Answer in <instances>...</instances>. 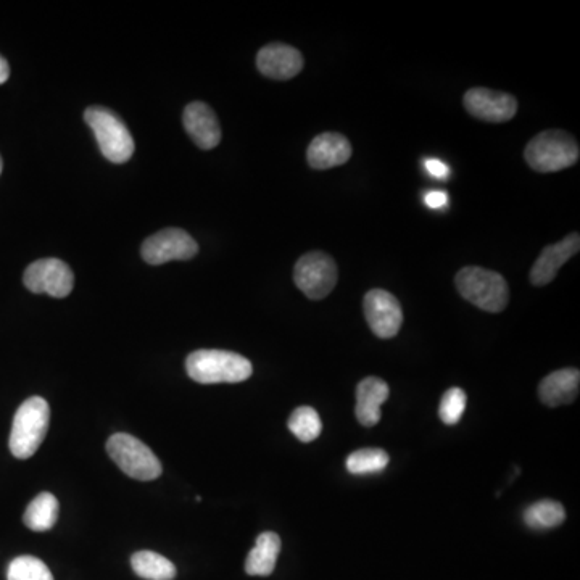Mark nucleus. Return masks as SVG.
<instances>
[{"instance_id": "obj_1", "label": "nucleus", "mask_w": 580, "mask_h": 580, "mask_svg": "<svg viewBox=\"0 0 580 580\" xmlns=\"http://www.w3.org/2000/svg\"><path fill=\"white\" fill-rule=\"evenodd\" d=\"M186 371L199 384H237L252 376L253 366L239 353L197 350L187 357Z\"/></svg>"}, {"instance_id": "obj_2", "label": "nucleus", "mask_w": 580, "mask_h": 580, "mask_svg": "<svg viewBox=\"0 0 580 580\" xmlns=\"http://www.w3.org/2000/svg\"><path fill=\"white\" fill-rule=\"evenodd\" d=\"M579 144L571 134L560 129L543 131L532 137L524 150L527 165L537 173H556L576 165Z\"/></svg>"}, {"instance_id": "obj_3", "label": "nucleus", "mask_w": 580, "mask_h": 580, "mask_svg": "<svg viewBox=\"0 0 580 580\" xmlns=\"http://www.w3.org/2000/svg\"><path fill=\"white\" fill-rule=\"evenodd\" d=\"M455 284L464 300L489 313H500L510 302V287L502 274L481 266H464Z\"/></svg>"}, {"instance_id": "obj_4", "label": "nucleus", "mask_w": 580, "mask_h": 580, "mask_svg": "<svg viewBox=\"0 0 580 580\" xmlns=\"http://www.w3.org/2000/svg\"><path fill=\"white\" fill-rule=\"evenodd\" d=\"M50 406L42 397L21 403L13 418L10 452L18 460H28L38 452L49 431Z\"/></svg>"}, {"instance_id": "obj_5", "label": "nucleus", "mask_w": 580, "mask_h": 580, "mask_svg": "<svg viewBox=\"0 0 580 580\" xmlns=\"http://www.w3.org/2000/svg\"><path fill=\"white\" fill-rule=\"evenodd\" d=\"M92 133L96 136L100 152L108 162L126 163L134 154L133 134L120 116L104 107H89L84 113Z\"/></svg>"}, {"instance_id": "obj_6", "label": "nucleus", "mask_w": 580, "mask_h": 580, "mask_svg": "<svg viewBox=\"0 0 580 580\" xmlns=\"http://www.w3.org/2000/svg\"><path fill=\"white\" fill-rule=\"evenodd\" d=\"M107 452L126 476L137 481H154L162 476V463L157 455L131 434H113L108 439Z\"/></svg>"}, {"instance_id": "obj_7", "label": "nucleus", "mask_w": 580, "mask_h": 580, "mask_svg": "<svg viewBox=\"0 0 580 580\" xmlns=\"http://www.w3.org/2000/svg\"><path fill=\"white\" fill-rule=\"evenodd\" d=\"M339 279L336 261L328 253L308 252L300 257L294 270L295 286L311 300H323L331 294Z\"/></svg>"}, {"instance_id": "obj_8", "label": "nucleus", "mask_w": 580, "mask_h": 580, "mask_svg": "<svg viewBox=\"0 0 580 580\" xmlns=\"http://www.w3.org/2000/svg\"><path fill=\"white\" fill-rule=\"evenodd\" d=\"M23 282L33 294H47L55 299H63L71 294L75 286V274L65 261L44 258L26 268Z\"/></svg>"}, {"instance_id": "obj_9", "label": "nucleus", "mask_w": 580, "mask_h": 580, "mask_svg": "<svg viewBox=\"0 0 580 580\" xmlns=\"http://www.w3.org/2000/svg\"><path fill=\"white\" fill-rule=\"evenodd\" d=\"M141 253L149 265H163L166 261L191 260L199 253V245L183 229L170 228L145 239Z\"/></svg>"}, {"instance_id": "obj_10", "label": "nucleus", "mask_w": 580, "mask_h": 580, "mask_svg": "<svg viewBox=\"0 0 580 580\" xmlns=\"http://www.w3.org/2000/svg\"><path fill=\"white\" fill-rule=\"evenodd\" d=\"M369 328L381 339H392L402 328L403 310L395 295L384 289L369 290L363 300Z\"/></svg>"}, {"instance_id": "obj_11", "label": "nucleus", "mask_w": 580, "mask_h": 580, "mask_svg": "<svg viewBox=\"0 0 580 580\" xmlns=\"http://www.w3.org/2000/svg\"><path fill=\"white\" fill-rule=\"evenodd\" d=\"M464 108L469 115L487 123H506L518 113V100L506 92L473 87L464 94Z\"/></svg>"}, {"instance_id": "obj_12", "label": "nucleus", "mask_w": 580, "mask_h": 580, "mask_svg": "<svg viewBox=\"0 0 580 580\" xmlns=\"http://www.w3.org/2000/svg\"><path fill=\"white\" fill-rule=\"evenodd\" d=\"M580 249L579 232H572L569 236L561 239L558 244L548 245L540 253V257L535 261L531 270V282L534 286H547L556 274L560 271L561 266L566 261L576 257Z\"/></svg>"}, {"instance_id": "obj_13", "label": "nucleus", "mask_w": 580, "mask_h": 580, "mask_svg": "<svg viewBox=\"0 0 580 580\" xmlns=\"http://www.w3.org/2000/svg\"><path fill=\"white\" fill-rule=\"evenodd\" d=\"M257 67L266 78L286 81L302 71L303 57L295 47L268 44L258 52Z\"/></svg>"}, {"instance_id": "obj_14", "label": "nucleus", "mask_w": 580, "mask_h": 580, "mask_svg": "<svg viewBox=\"0 0 580 580\" xmlns=\"http://www.w3.org/2000/svg\"><path fill=\"white\" fill-rule=\"evenodd\" d=\"M184 128L202 150L215 149L221 142V126L212 108L203 102L187 105L183 115Z\"/></svg>"}, {"instance_id": "obj_15", "label": "nucleus", "mask_w": 580, "mask_h": 580, "mask_svg": "<svg viewBox=\"0 0 580 580\" xmlns=\"http://www.w3.org/2000/svg\"><path fill=\"white\" fill-rule=\"evenodd\" d=\"M352 157V144L339 133H323L308 145V165L315 170H329L345 165Z\"/></svg>"}, {"instance_id": "obj_16", "label": "nucleus", "mask_w": 580, "mask_h": 580, "mask_svg": "<svg viewBox=\"0 0 580 580\" xmlns=\"http://www.w3.org/2000/svg\"><path fill=\"white\" fill-rule=\"evenodd\" d=\"M390 389L379 377H366L357 387L355 415L361 426L373 427L381 421V406L389 398Z\"/></svg>"}, {"instance_id": "obj_17", "label": "nucleus", "mask_w": 580, "mask_h": 580, "mask_svg": "<svg viewBox=\"0 0 580 580\" xmlns=\"http://www.w3.org/2000/svg\"><path fill=\"white\" fill-rule=\"evenodd\" d=\"M580 373L576 368L558 369L555 373L548 374L539 386V397L543 405L556 408V406L569 405L579 395Z\"/></svg>"}, {"instance_id": "obj_18", "label": "nucleus", "mask_w": 580, "mask_h": 580, "mask_svg": "<svg viewBox=\"0 0 580 580\" xmlns=\"http://www.w3.org/2000/svg\"><path fill=\"white\" fill-rule=\"evenodd\" d=\"M279 553H281L279 535L274 532H263L258 535L255 547L250 550L245 560V572L249 576H271L276 568Z\"/></svg>"}, {"instance_id": "obj_19", "label": "nucleus", "mask_w": 580, "mask_h": 580, "mask_svg": "<svg viewBox=\"0 0 580 580\" xmlns=\"http://www.w3.org/2000/svg\"><path fill=\"white\" fill-rule=\"evenodd\" d=\"M58 519V500L49 492L39 493L26 508L25 526L34 532H46L55 526Z\"/></svg>"}, {"instance_id": "obj_20", "label": "nucleus", "mask_w": 580, "mask_h": 580, "mask_svg": "<svg viewBox=\"0 0 580 580\" xmlns=\"http://www.w3.org/2000/svg\"><path fill=\"white\" fill-rule=\"evenodd\" d=\"M524 524L534 531H547L561 526L566 519V511L561 503L553 500H540L527 506L522 514Z\"/></svg>"}, {"instance_id": "obj_21", "label": "nucleus", "mask_w": 580, "mask_h": 580, "mask_svg": "<svg viewBox=\"0 0 580 580\" xmlns=\"http://www.w3.org/2000/svg\"><path fill=\"white\" fill-rule=\"evenodd\" d=\"M131 566L137 576L145 580H174L176 566L155 551H137L131 556Z\"/></svg>"}, {"instance_id": "obj_22", "label": "nucleus", "mask_w": 580, "mask_h": 580, "mask_svg": "<svg viewBox=\"0 0 580 580\" xmlns=\"http://www.w3.org/2000/svg\"><path fill=\"white\" fill-rule=\"evenodd\" d=\"M389 455L381 448H361L348 456L347 471L355 476H366V474L381 473L389 464Z\"/></svg>"}, {"instance_id": "obj_23", "label": "nucleus", "mask_w": 580, "mask_h": 580, "mask_svg": "<svg viewBox=\"0 0 580 580\" xmlns=\"http://www.w3.org/2000/svg\"><path fill=\"white\" fill-rule=\"evenodd\" d=\"M287 426H289L290 432L303 444H310L313 440L318 439L319 434L323 431V423H321L318 411L311 406H299L290 415Z\"/></svg>"}, {"instance_id": "obj_24", "label": "nucleus", "mask_w": 580, "mask_h": 580, "mask_svg": "<svg viewBox=\"0 0 580 580\" xmlns=\"http://www.w3.org/2000/svg\"><path fill=\"white\" fill-rule=\"evenodd\" d=\"M7 580H54V576L44 561L25 555L10 563Z\"/></svg>"}, {"instance_id": "obj_25", "label": "nucleus", "mask_w": 580, "mask_h": 580, "mask_svg": "<svg viewBox=\"0 0 580 580\" xmlns=\"http://www.w3.org/2000/svg\"><path fill=\"white\" fill-rule=\"evenodd\" d=\"M466 403H468V397L463 389L460 387L448 389L440 400L439 416L442 423L447 424V426H455V424L460 423L461 416L466 410Z\"/></svg>"}, {"instance_id": "obj_26", "label": "nucleus", "mask_w": 580, "mask_h": 580, "mask_svg": "<svg viewBox=\"0 0 580 580\" xmlns=\"http://www.w3.org/2000/svg\"><path fill=\"white\" fill-rule=\"evenodd\" d=\"M426 170L434 176V178L445 179L450 173L448 166L440 160H427Z\"/></svg>"}, {"instance_id": "obj_27", "label": "nucleus", "mask_w": 580, "mask_h": 580, "mask_svg": "<svg viewBox=\"0 0 580 580\" xmlns=\"http://www.w3.org/2000/svg\"><path fill=\"white\" fill-rule=\"evenodd\" d=\"M424 200H426L427 205L431 208H442L447 203L448 195L447 192L442 191L427 192Z\"/></svg>"}, {"instance_id": "obj_28", "label": "nucleus", "mask_w": 580, "mask_h": 580, "mask_svg": "<svg viewBox=\"0 0 580 580\" xmlns=\"http://www.w3.org/2000/svg\"><path fill=\"white\" fill-rule=\"evenodd\" d=\"M10 78V67L7 60L0 55V84H4Z\"/></svg>"}, {"instance_id": "obj_29", "label": "nucleus", "mask_w": 580, "mask_h": 580, "mask_svg": "<svg viewBox=\"0 0 580 580\" xmlns=\"http://www.w3.org/2000/svg\"><path fill=\"white\" fill-rule=\"evenodd\" d=\"M0 173H2V158H0Z\"/></svg>"}]
</instances>
